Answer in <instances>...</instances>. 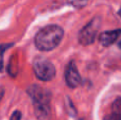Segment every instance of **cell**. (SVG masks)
Listing matches in <instances>:
<instances>
[{
    "mask_svg": "<svg viewBox=\"0 0 121 120\" xmlns=\"http://www.w3.org/2000/svg\"><path fill=\"white\" fill-rule=\"evenodd\" d=\"M112 114L121 120V97L114 100L112 104Z\"/></svg>",
    "mask_w": 121,
    "mask_h": 120,
    "instance_id": "7",
    "label": "cell"
},
{
    "mask_svg": "<svg viewBox=\"0 0 121 120\" xmlns=\"http://www.w3.org/2000/svg\"><path fill=\"white\" fill-rule=\"evenodd\" d=\"M119 47H120V48H121V40H120V42H119Z\"/></svg>",
    "mask_w": 121,
    "mask_h": 120,
    "instance_id": "14",
    "label": "cell"
},
{
    "mask_svg": "<svg viewBox=\"0 0 121 120\" xmlns=\"http://www.w3.org/2000/svg\"><path fill=\"white\" fill-rule=\"evenodd\" d=\"M121 36V29H115V30H109V31H105L100 34L99 36V42L102 46L108 47L113 45L115 42Z\"/></svg>",
    "mask_w": 121,
    "mask_h": 120,
    "instance_id": "6",
    "label": "cell"
},
{
    "mask_svg": "<svg viewBox=\"0 0 121 120\" xmlns=\"http://www.w3.org/2000/svg\"><path fill=\"white\" fill-rule=\"evenodd\" d=\"M64 31L60 26H46L37 32L34 38L35 47L40 51H50L56 48L62 42Z\"/></svg>",
    "mask_w": 121,
    "mask_h": 120,
    "instance_id": "2",
    "label": "cell"
},
{
    "mask_svg": "<svg viewBox=\"0 0 121 120\" xmlns=\"http://www.w3.org/2000/svg\"><path fill=\"white\" fill-rule=\"evenodd\" d=\"M101 26L100 18H94L87 23L79 33V42L84 46L91 45L96 40L99 29Z\"/></svg>",
    "mask_w": 121,
    "mask_h": 120,
    "instance_id": "4",
    "label": "cell"
},
{
    "mask_svg": "<svg viewBox=\"0 0 121 120\" xmlns=\"http://www.w3.org/2000/svg\"><path fill=\"white\" fill-rule=\"evenodd\" d=\"M10 120H21V113L20 111H15L10 117Z\"/></svg>",
    "mask_w": 121,
    "mask_h": 120,
    "instance_id": "10",
    "label": "cell"
},
{
    "mask_svg": "<svg viewBox=\"0 0 121 120\" xmlns=\"http://www.w3.org/2000/svg\"><path fill=\"white\" fill-rule=\"evenodd\" d=\"M119 16L121 17V8H120V10H119Z\"/></svg>",
    "mask_w": 121,
    "mask_h": 120,
    "instance_id": "13",
    "label": "cell"
},
{
    "mask_svg": "<svg viewBox=\"0 0 121 120\" xmlns=\"http://www.w3.org/2000/svg\"><path fill=\"white\" fill-rule=\"evenodd\" d=\"M3 95H4V88L3 87H0V102H1L2 98H3Z\"/></svg>",
    "mask_w": 121,
    "mask_h": 120,
    "instance_id": "12",
    "label": "cell"
},
{
    "mask_svg": "<svg viewBox=\"0 0 121 120\" xmlns=\"http://www.w3.org/2000/svg\"><path fill=\"white\" fill-rule=\"evenodd\" d=\"M27 91L33 102L36 118L38 120H50V93L47 89L39 87L38 85H31Z\"/></svg>",
    "mask_w": 121,
    "mask_h": 120,
    "instance_id": "1",
    "label": "cell"
},
{
    "mask_svg": "<svg viewBox=\"0 0 121 120\" xmlns=\"http://www.w3.org/2000/svg\"><path fill=\"white\" fill-rule=\"evenodd\" d=\"M103 120H120L119 118H117V117L115 116V115L111 114V115H107V116H105Z\"/></svg>",
    "mask_w": 121,
    "mask_h": 120,
    "instance_id": "11",
    "label": "cell"
},
{
    "mask_svg": "<svg viewBox=\"0 0 121 120\" xmlns=\"http://www.w3.org/2000/svg\"><path fill=\"white\" fill-rule=\"evenodd\" d=\"M65 81H66L67 85L70 88H75L81 83V76H80L78 67L73 61H71L66 67V70H65Z\"/></svg>",
    "mask_w": 121,
    "mask_h": 120,
    "instance_id": "5",
    "label": "cell"
},
{
    "mask_svg": "<svg viewBox=\"0 0 121 120\" xmlns=\"http://www.w3.org/2000/svg\"><path fill=\"white\" fill-rule=\"evenodd\" d=\"M70 4L77 6V8H82V6L86 5L88 2V0H67Z\"/></svg>",
    "mask_w": 121,
    "mask_h": 120,
    "instance_id": "9",
    "label": "cell"
},
{
    "mask_svg": "<svg viewBox=\"0 0 121 120\" xmlns=\"http://www.w3.org/2000/svg\"><path fill=\"white\" fill-rule=\"evenodd\" d=\"M13 47V44H2L0 45V71L3 70V55L9 48Z\"/></svg>",
    "mask_w": 121,
    "mask_h": 120,
    "instance_id": "8",
    "label": "cell"
},
{
    "mask_svg": "<svg viewBox=\"0 0 121 120\" xmlns=\"http://www.w3.org/2000/svg\"><path fill=\"white\" fill-rule=\"evenodd\" d=\"M33 71L36 78L39 79L40 81H44V82L51 81L56 73L54 65L45 57H36L34 60Z\"/></svg>",
    "mask_w": 121,
    "mask_h": 120,
    "instance_id": "3",
    "label": "cell"
}]
</instances>
